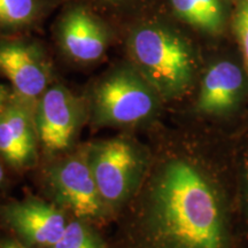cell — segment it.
I'll return each instance as SVG.
<instances>
[{"label": "cell", "instance_id": "6da1fadb", "mask_svg": "<svg viewBox=\"0 0 248 248\" xmlns=\"http://www.w3.org/2000/svg\"><path fill=\"white\" fill-rule=\"evenodd\" d=\"M119 214L110 248H228L215 187L199 164L181 155L147 169Z\"/></svg>", "mask_w": 248, "mask_h": 248}, {"label": "cell", "instance_id": "7a4b0ae2", "mask_svg": "<svg viewBox=\"0 0 248 248\" xmlns=\"http://www.w3.org/2000/svg\"><path fill=\"white\" fill-rule=\"evenodd\" d=\"M133 67L160 97H181L194 77V58L190 45L175 31L156 24L139 27L128 42Z\"/></svg>", "mask_w": 248, "mask_h": 248}, {"label": "cell", "instance_id": "3957f363", "mask_svg": "<svg viewBox=\"0 0 248 248\" xmlns=\"http://www.w3.org/2000/svg\"><path fill=\"white\" fill-rule=\"evenodd\" d=\"M93 177L105 203L119 214L140 187L148 160L135 140L125 136L88 145Z\"/></svg>", "mask_w": 248, "mask_h": 248}, {"label": "cell", "instance_id": "277c9868", "mask_svg": "<svg viewBox=\"0 0 248 248\" xmlns=\"http://www.w3.org/2000/svg\"><path fill=\"white\" fill-rule=\"evenodd\" d=\"M159 97L133 66L117 68L92 92L90 113L94 126H128L150 120Z\"/></svg>", "mask_w": 248, "mask_h": 248}, {"label": "cell", "instance_id": "5b68a950", "mask_svg": "<svg viewBox=\"0 0 248 248\" xmlns=\"http://www.w3.org/2000/svg\"><path fill=\"white\" fill-rule=\"evenodd\" d=\"M45 182L54 203L71 217L95 226L114 217L102 200L89 163L88 146L64 154L46 170Z\"/></svg>", "mask_w": 248, "mask_h": 248}, {"label": "cell", "instance_id": "8992f818", "mask_svg": "<svg viewBox=\"0 0 248 248\" xmlns=\"http://www.w3.org/2000/svg\"><path fill=\"white\" fill-rule=\"evenodd\" d=\"M84 101L63 85L48 86L36 102L39 147L55 157L73 150L88 115Z\"/></svg>", "mask_w": 248, "mask_h": 248}, {"label": "cell", "instance_id": "52a82bcc", "mask_svg": "<svg viewBox=\"0 0 248 248\" xmlns=\"http://www.w3.org/2000/svg\"><path fill=\"white\" fill-rule=\"evenodd\" d=\"M71 216L55 203L38 198L0 204V221L28 248H49L66 231Z\"/></svg>", "mask_w": 248, "mask_h": 248}, {"label": "cell", "instance_id": "ba28073f", "mask_svg": "<svg viewBox=\"0 0 248 248\" xmlns=\"http://www.w3.org/2000/svg\"><path fill=\"white\" fill-rule=\"evenodd\" d=\"M33 102L14 93L0 110V155L9 167L22 171L32 168L38 161Z\"/></svg>", "mask_w": 248, "mask_h": 248}, {"label": "cell", "instance_id": "9c48e42d", "mask_svg": "<svg viewBox=\"0 0 248 248\" xmlns=\"http://www.w3.org/2000/svg\"><path fill=\"white\" fill-rule=\"evenodd\" d=\"M0 74L7 77L14 93L37 102L48 88L49 66L42 49L20 40H0Z\"/></svg>", "mask_w": 248, "mask_h": 248}, {"label": "cell", "instance_id": "30bf717a", "mask_svg": "<svg viewBox=\"0 0 248 248\" xmlns=\"http://www.w3.org/2000/svg\"><path fill=\"white\" fill-rule=\"evenodd\" d=\"M59 38L63 51L79 62L99 60L109 43V35L104 23L80 7L64 15L59 29Z\"/></svg>", "mask_w": 248, "mask_h": 248}, {"label": "cell", "instance_id": "8fae6325", "mask_svg": "<svg viewBox=\"0 0 248 248\" xmlns=\"http://www.w3.org/2000/svg\"><path fill=\"white\" fill-rule=\"evenodd\" d=\"M244 77L240 68L231 61H219L204 74L198 97V110L218 115L234 107L243 90Z\"/></svg>", "mask_w": 248, "mask_h": 248}, {"label": "cell", "instance_id": "7c38bea8", "mask_svg": "<svg viewBox=\"0 0 248 248\" xmlns=\"http://www.w3.org/2000/svg\"><path fill=\"white\" fill-rule=\"evenodd\" d=\"M175 14L195 29L218 33L224 26L222 0H170Z\"/></svg>", "mask_w": 248, "mask_h": 248}, {"label": "cell", "instance_id": "4fadbf2b", "mask_svg": "<svg viewBox=\"0 0 248 248\" xmlns=\"http://www.w3.org/2000/svg\"><path fill=\"white\" fill-rule=\"evenodd\" d=\"M49 248H110L99 233L98 226L71 217L62 237Z\"/></svg>", "mask_w": 248, "mask_h": 248}, {"label": "cell", "instance_id": "5bb4252c", "mask_svg": "<svg viewBox=\"0 0 248 248\" xmlns=\"http://www.w3.org/2000/svg\"><path fill=\"white\" fill-rule=\"evenodd\" d=\"M38 11L37 0H0V28L14 30L29 24Z\"/></svg>", "mask_w": 248, "mask_h": 248}, {"label": "cell", "instance_id": "9a60e30c", "mask_svg": "<svg viewBox=\"0 0 248 248\" xmlns=\"http://www.w3.org/2000/svg\"><path fill=\"white\" fill-rule=\"evenodd\" d=\"M233 29L248 70V0H235Z\"/></svg>", "mask_w": 248, "mask_h": 248}, {"label": "cell", "instance_id": "2e32d148", "mask_svg": "<svg viewBox=\"0 0 248 248\" xmlns=\"http://www.w3.org/2000/svg\"><path fill=\"white\" fill-rule=\"evenodd\" d=\"M8 99H9V94L7 93V90H6L4 86L0 84V110L4 108Z\"/></svg>", "mask_w": 248, "mask_h": 248}, {"label": "cell", "instance_id": "e0dca14e", "mask_svg": "<svg viewBox=\"0 0 248 248\" xmlns=\"http://www.w3.org/2000/svg\"><path fill=\"white\" fill-rule=\"evenodd\" d=\"M4 159L0 155V187L4 185V183L6 181V172H5V166H4Z\"/></svg>", "mask_w": 248, "mask_h": 248}, {"label": "cell", "instance_id": "ac0fdd59", "mask_svg": "<svg viewBox=\"0 0 248 248\" xmlns=\"http://www.w3.org/2000/svg\"><path fill=\"white\" fill-rule=\"evenodd\" d=\"M246 177H247V182H248V162H247V167H246Z\"/></svg>", "mask_w": 248, "mask_h": 248}, {"label": "cell", "instance_id": "d6986e66", "mask_svg": "<svg viewBox=\"0 0 248 248\" xmlns=\"http://www.w3.org/2000/svg\"><path fill=\"white\" fill-rule=\"evenodd\" d=\"M113 1H117V0H113Z\"/></svg>", "mask_w": 248, "mask_h": 248}]
</instances>
